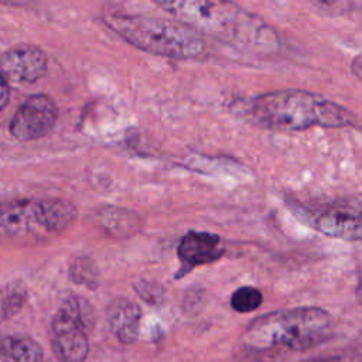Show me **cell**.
Masks as SVG:
<instances>
[{
	"mask_svg": "<svg viewBox=\"0 0 362 362\" xmlns=\"http://www.w3.org/2000/svg\"><path fill=\"white\" fill-rule=\"evenodd\" d=\"M156 4L197 33L245 51L270 54L280 45L277 33L267 23L232 1L167 0Z\"/></svg>",
	"mask_w": 362,
	"mask_h": 362,
	"instance_id": "6da1fadb",
	"label": "cell"
},
{
	"mask_svg": "<svg viewBox=\"0 0 362 362\" xmlns=\"http://www.w3.org/2000/svg\"><path fill=\"white\" fill-rule=\"evenodd\" d=\"M238 113L255 126L297 132L313 126H355L352 110L317 93L300 89H280L238 102Z\"/></svg>",
	"mask_w": 362,
	"mask_h": 362,
	"instance_id": "7a4b0ae2",
	"label": "cell"
},
{
	"mask_svg": "<svg viewBox=\"0 0 362 362\" xmlns=\"http://www.w3.org/2000/svg\"><path fill=\"white\" fill-rule=\"evenodd\" d=\"M334 329L331 315L318 307H297L253 320L242 335L247 351H305L327 341Z\"/></svg>",
	"mask_w": 362,
	"mask_h": 362,
	"instance_id": "3957f363",
	"label": "cell"
},
{
	"mask_svg": "<svg viewBox=\"0 0 362 362\" xmlns=\"http://www.w3.org/2000/svg\"><path fill=\"white\" fill-rule=\"evenodd\" d=\"M103 21L126 42L148 54L188 59L205 48L201 34L181 21L139 14H109Z\"/></svg>",
	"mask_w": 362,
	"mask_h": 362,
	"instance_id": "277c9868",
	"label": "cell"
},
{
	"mask_svg": "<svg viewBox=\"0 0 362 362\" xmlns=\"http://www.w3.org/2000/svg\"><path fill=\"white\" fill-rule=\"evenodd\" d=\"M76 218L72 202L59 198L16 199L0 204V232L47 238L65 230Z\"/></svg>",
	"mask_w": 362,
	"mask_h": 362,
	"instance_id": "5b68a950",
	"label": "cell"
},
{
	"mask_svg": "<svg viewBox=\"0 0 362 362\" xmlns=\"http://www.w3.org/2000/svg\"><path fill=\"white\" fill-rule=\"evenodd\" d=\"M93 325L90 304L78 296L68 297L51 322L52 346L62 362H83L88 351V331Z\"/></svg>",
	"mask_w": 362,
	"mask_h": 362,
	"instance_id": "8992f818",
	"label": "cell"
},
{
	"mask_svg": "<svg viewBox=\"0 0 362 362\" xmlns=\"http://www.w3.org/2000/svg\"><path fill=\"white\" fill-rule=\"evenodd\" d=\"M58 119V107L52 98L44 93L28 96L13 115L11 134L20 141H31L48 134Z\"/></svg>",
	"mask_w": 362,
	"mask_h": 362,
	"instance_id": "52a82bcc",
	"label": "cell"
},
{
	"mask_svg": "<svg viewBox=\"0 0 362 362\" xmlns=\"http://www.w3.org/2000/svg\"><path fill=\"white\" fill-rule=\"evenodd\" d=\"M47 71V55L35 45H16L0 55V74L6 81L30 83Z\"/></svg>",
	"mask_w": 362,
	"mask_h": 362,
	"instance_id": "ba28073f",
	"label": "cell"
},
{
	"mask_svg": "<svg viewBox=\"0 0 362 362\" xmlns=\"http://www.w3.org/2000/svg\"><path fill=\"white\" fill-rule=\"evenodd\" d=\"M225 253V247L218 235L209 232L189 230L185 233L177 247V256L181 267L177 277L187 274L192 269L216 262Z\"/></svg>",
	"mask_w": 362,
	"mask_h": 362,
	"instance_id": "9c48e42d",
	"label": "cell"
},
{
	"mask_svg": "<svg viewBox=\"0 0 362 362\" xmlns=\"http://www.w3.org/2000/svg\"><path fill=\"white\" fill-rule=\"evenodd\" d=\"M361 215L351 209L329 208L314 215L313 228L320 233L349 242L361 239Z\"/></svg>",
	"mask_w": 362,
	"mask_h": 362,
	"instance_id": "30bf717a",
	"label": "cell"
},
{
	"mask_svg": "<svg viewBox=\"0 0 362 362\" xmlns=\"http://www.w3.org/2000/svg\"><path fill=\"white\" fill-rule=\"evenodd\" d=\"M106 320L112 334L120 342L132 344L137 339L141 311L136 303L122 297L110 301L106 310Z\"/></svg>",
	"mask_w": 362,
	"mask_h": 362,
	"instance_id": "8fae6325",
	"label": "cell"
},
{
	"mask_svg": "<svg viewBox=\"0 0 362 362\" xmlns=\"http://www.w3.org/2000/svg\"><path fill=\"white\" fill-rule=\"evenodd\" d=\"M42 349L30 337L21 334L0 337V362H41Z\"/></svg>",
	"mask_w": 362,
	"mask_h": 362,
	"instance_id": "7c38bea8",
	"label": "cell"
},
{
	"mask_svg": "<svg viewBox=\"0 0 362 362\" xmlns=\"http://www.w3.org/2000/svg\"><path fill=\"white\" fill-rule=\"evenodd\" d=\"M99 225L107 230L110 235H132L137 230V226H140L139 218L136 214L129 212L126 209L119 208H100L99 214Z\"/></svg>",
	"mask_w": 362,
	"mask_h": 362,
	"instance_id": "4fadbf2b",
	"label": "cell"
},
{
	"mask_svg": "<svg viewBox=\"0 0 362 362\" xmlns=\"http://www.w3.org/2000/svg\"><path fill=\"white\" fill-rule=\"evenodd\" d=\"M27 298V288L23 281H13L0 287V322L17 314Z\"/></svg>",
	"mask_w": 362,
	"mask_h": 362,
	"instance_id": "5bb4252c",
	"label": "cell"
},
{
	"mask_svg": "<svg viewBox=\"0 0 362 362\" xmlns=\"http://www.w3.org/2000/svg\"><path fill=\"white\" fill-rule=\"evenodd\" d=\"M263 301L262 293L252 286H243L233 291L230 297V305L238 313H250L259 308Z\"/></svg>",
	"mask_w": 362,
	"mask_h": 362,
	"instance_id": "9a60e30c",
	"label": "cell"
},
{
	"mask_svg": "<svg viewBox=\"0 0 362 362\" xmlns=\"http://www.w3.org/2000/svg\"><path fill=\"white\" fill-rule=\"evenodd\" d=\"M71 279L78 284H83L89 288H95L99 281V273L90 259L81 257L71 267Z\"/></svg>",
	"mask_w": 362,
	"mask_h": 362,
	"instance_id": "2e32d148",
	"label": "cell"
},
{
	"mask_svg": "<svg viewBox=\"0 0 362 362\" xmlns=\"http://www.w3.org/2000/svg\"><path fill=\"white\" fill-rule=\"evenodd\" d=\"M134 290H137V293L148 303H157L164 294L161 286L150 281H141L134 284Z\"/></svg>",
	"mask_w": 362,
	"mask_h": 362,
	"instance_id": "e0dca14e",
	"label": "cell"
},
{
	"mask_svg": "<svg viewBox=\"0 0 362 362\" xmlns=\"http://www.w3.org/2000/svg\"><path fill=\"white\" fill-rule=\"evenodd\" d=\"M8 96H10L8 83H7V81H6V79L1 76V74H0V110L7 105Z\"/></svg>",
	"mask_w": 362,
	"mask_h": 362,
	"instance_id": "ac0fdd59",
	"label": "cell"
},
{
	"mask_svg": "<svg viewBox=\"0 0 362 362\" xmlns=\"http://www.w3.org/2000/svg\"><path fill=\"white\" fill-rule=\"evenodd\" d=\"M352 66H354L355 75L359 78V76H361V75H359V69H361V55H356V57H355V59H354V62H352Z\"/></svg>",
	"mask_w": 362,
	"mask_h": 362,
	"instance_id": "d6986e66",
	"label": "cell"
}]
</instances>
